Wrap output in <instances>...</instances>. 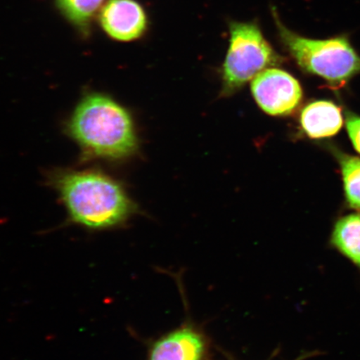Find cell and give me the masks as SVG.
<instances>
[{"mask_svg": "<svg viewBox=\"0 0 360 360\" xmlns=\"http://www.w3.org/2000/svg\"><path fill=\"white\" fill-rule=\"evenodd\" d=\"M71 222L92 231L122 226L136 206L119 181L100 170L60 171L51 179Z\"/></svg>", "mask_w": 360, "mask_h": 360, "instance_id": "6da1fadb", "label": "cell"}, {"mask_svg": "<svg viewBox=\"0 0 360 360\" xmlns=\"http://www.w3.org/2000/svg\"><path fill=\"white\" fill-rule=\"evenodd\" d=\"M67 130L85 157L122 160L137 150L131 116L106 94L85 96L71 115Z\"/></svg>", "mask_w": 360, "mask_h": 360, "instance_id": "7a4b0ae2", "label": "cell"}, {"mask_svg": "<svg viewBox=\"0 0 360 360\" xmlns=\"http://www.w3.org/2000/svg\"><path fill=\"white\" fill-rule=\"evenodd\" d=\"M273 13L283 47L301 69L334 85L344 84L360 74V57L347 36L327 39L305 38L288 29L276 11Z\"/></svg>", "mask_w": 360, "mask_h": 360, "instance_id": "3957f363", "label": "cell"}, {"mask_svg": "<svg viewBox=\"0 0 360 360\" xmlns=\"http://www.w3.org/2000/svg\"><path fill=\"white\" fill-rule=\"evenodd\" d=\"M229 34V49L222 68L224 96H231L260 72L283 61L255 22H232Z\"/></svg>", "mask_w": 360, "mask_h": 360, "instance_id": "277c9868", "label": "cell"}, {"mask_svg": "<svg viewBox=\"0 0 360 360\" xmlns=\"http://www.w3.org/2000/svg\"><path fill=\"white\" fill-rule=\"evenodd\" d=\"M251 91L261 109L274 116L291 114L303 97L299 81L288 72L274 68L255 76Z\"/></svg>", "mask_w": 360, "mask_h": 360, "instance_id": "5b68a950", "label": "cell"}, {"mask_svg": "<svg viewBox=\"0 0 360 360\" xmlns=\"http://www.w3.org/2000/svg\"><path fill=\"white\" fill-rule=\"evenodd\" d=\"M98 20L103 32L116 41H134L148 28L146 12L136 0H107Z\"/></svg>", "mask_w": 360, "mask_h": 360, "instance_id": "8992f818", "label": "cell"}, {"mask_svg": "<svg viewBox=\"0 0 360 360\" xmlns=\"http://www.w3.org/2000/svg\"><path fill=\"white\" fill-rule=\"evenodd\" d=\"M210 345L196 327L184 325L155 340L147 360H209Z\"/></svg>", "mask_w": 360, "mask_h": 360, "instance_id": "52a82bcc", "label": "cell"}, {"mask_svg": "<svg viewBox=\"0 0 360 360\" xmlns=\"http://www.w3.org/2000/svg\"><path fill=\"white\" fill-rule=\"evenodd\" d=\"M300 124L311 139L333 136L343 125L341 110L330 101H315L304 107L301 112Z\"/></svg>", "mask_w": 360, "mask_h": 360, "instance_id": "ba28073f", "label": "cell"}, {"mask_svg": "<svg viewBox=\"0 0 360 360\" xmlns=\"http://www.w3.org/2000/svg\"><path fill=\"white\" fill-rule=\"evenodd\" d=\"M107 0H55L56 7L81 37L91 34L93 21Z\"/></svg>", "mask_w": 360, "mask_h": 360, "instance_id": "9c48e42d", "label": "cell"}, {"mask_svg": "<svg viewBox=\"0 0 360 360\" xmlns=\"http://www.w3.org/2000/svg\"><path fill=\"white\" fill-rule=\"evenodd\" d=\"M333 244L360 269V214L345 216L337 222Z\"/></svg>", "mask_w": 360, "mask_h": 360, "instance_id": "30bf717a", "label": "cell"}, {"mask_svg": "<svg viewBox=\"0 0 360 360\" xmlns=\"http://www.w3.org/2000/svg\"><path fill=\"white\" fill-rule=\"evenodd\" d=\"M340 164L348 202L352 208L360 210V159L341 155Z\"/></svg>", "mask_w": 360, "mask_h": 360, "instance_id": "8fae6325", "label": "cell"}, {"mask_svg": "<svg viewBox=\"0 0 360 360\" xmlns=\"http://www.w3.org/2000/svg\"><path fill=\"white\" fill-rule=\"evenodd\" d=\"M346 126H347L351 141H352L355 150L360 154V117L349 116Z\"/></svg>", "mask_w": 360, "mask_h": 360, "instance_id": "7c38bea8", "label": "cell"}]
</instances>
